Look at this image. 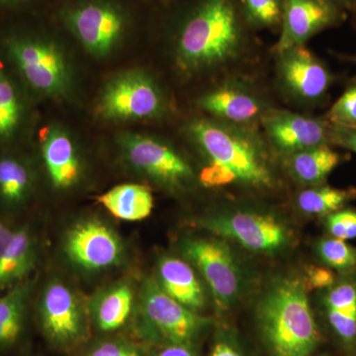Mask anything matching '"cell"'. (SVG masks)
I'll list each match as a JSON object with an SVG mask.
<instances>
[{"label":"cell","mask_w":356,"mask_h":356,"mask_svg":"<svg viewBox=\"0 0 356 356\" xmlns=\"http://www.w3.org/2000/svg\"><path fill=\"white\" fill-rule=\"evenodd\" d=\"M186 134L202 156L198 180L206 188L268 191L277 186L270 145L255 126L204 117L192 120Z\"/></svg>","instance_id":"cell-1"},{"label":"cell","mask_w":356,"mask_h":356,"mask_svg":"<svg viewBox=\"0 0 356 356\" xmlns=\"http://www.w3.org/2000/svg\"><path fill=\"white\" fill-rule=\"evenodd\" d=\"M243 21L235 0H198L178 27V67L194 74L231 64L245 48Z\"/></svg>","instance_id":"cell-2"},{"label":"cell","mask_w":356,"mask_h":356,"mask_svg":"<svg viewBox=\"0 0 356 356\" xmlns=\"http://www.w3.org/2000/svg\"><path fill=\"white\" fill-rule=\"evenodd\" d=\"M262 339L270 356H312L322 343L308 289L297 278H278L257 307Z\"/></svg>","instance_id":"cell-3"},{"label":"cell","mask_w":356,"mask_h":356,"mask_svg":"<svg viewBox=\"0 0 356 356\" xmlns=\"http://www.w3.org/2000/svg\"><path fill=\"white\" fill-rule=\"evenodd\" d=\"M168 100L158 81L146 70L115 74L103 86L96 112L109 122L151 121L165 116Z\"/></svg>","instance_id":"cell-4"},{"label":"cell","mask_w":356,"mask_h":356,"mask_svg":"<svg viewBox=\"0 0 356 356\" xmlns=\"http://www.w3.org/2000/svg\"><path fill=\"white\" fill-rule=\"evenodd\" d=\"M7 54L25 83L44 97L64 98L72 88V65L60 44L43 37H13Z\"/></svg>","instance_id":"cell-5"},{"label":"cell","mask_w":356,"mask_h":356,"mask_svg":"<svg viewBox=\"0 0 356 356\" xmlns=\"http://www.w3.org/2000/svg\"><path fill=\"white\" fill-rule=\"evenodd\" d=\"M197 224L254 254H281L293 243L291 229L273 213L248 209L221 211L202 218Z\"/></svg>","instance_id":"cell-6"},{"label":"cell","mask_w":356,"mask_h":356,"mask_svg":"<svg viewBox=\"0 0 356 356\" xmlns=\"http://www.w3.org/2000/svg\"><path fill=\"white\" fill-rule=\"evenodd\" d=\"M180 248L202 275L218 309L229 310L242 296L245 274L228 243L222 238L197 236L185 238Z\"/></svg>","instance_id":"cell-7"},{"label":"cell","mask_w":356,"mask_h":356,"mask_svg":"<svg viewBox=\"0 0 356 356\" xmlns=\"http://www.w3.org/2000/svg\"><path fill=\"white\" fill-rule=\"evenodd\" d=\"M63 21L89 55L105 58L125 36L128 18L112 0H79L65 6Z\"/></svg>","instance_id":"cell-8"},{"label":"cell","mask_w":356,"mask_h":356,"mask_svg":"<svg viewBox=\"0 0 356 356\" xmlns=\"http://www.w3.org/2000/svg\"><path fill=\"white\" fill-rule=\"evenodd\" d=\"M118 145L134 170L168 191H184L195 180L191 163L165 140L144 134L124 133L119 136Z\"/></svg>","instance_id":"cell-9"},{"label":"cell","mask_w":356,"mask_h":356,"mask_svg":"<svg viewBox=\"0 0 356 356\" xmlns=\"http://www.w3.org/2000/svg\"><path fill=\"white\" fill-rule=\"evenodd\" d=\"M139 299L147 327L170 344H189L209 325L208 318L172 298L153 278L143 283Z\"/></svg>","instance_id":"cell-10"},{"label":"cell","mask_w":356,"mask_h":356,"mask_svg":"<svg viewBox=\"0 0 356 356\" xmlns=\"http://www.w3.org/2000/svg\"><path fill=\"white\" fill-rule=\"evenodd\" d=\"M275 55L278 84L288 97L305 104L324 97L332 84L331 72L306 44Z\"/></svg>","instance_id":"cell-11"},{"label":"cell","mask_w":356,"mask_h":356,"mask_svg":"<svg viewBox=\"0 0 356 356\" xmlns=\"http://www.w3.org/2000/svg\"><path fill=\"white\" fill-rule=\"evenodd\" d=\"M259 123L268 144L282 156L332 144L331 123L325 119L270 107Z\"/></svg>","instance_id":"cell-12"},{"label":"cell","mask_w":356,"mask_h":356,"mask_svg":"<svg viewBox=\"0 0 356 356\" xmlns=\"http://www.w3.org/2000/svg\"><path fill=\"white\" fill-rule=\"evenodd\" d=\"M65 254L74 266L99 271L120 264L123 245L113 229L98 220L77 222L67 232Z\"/></svg>","instance_id":"cell-13"},{"label":"cell","mask_w":356,"mask_h":356,"mask_svg":"<svg viewBox=\"0 0 356 356\" xmlns=\"http://www.w3.org/2000/svg\"><path fill=\"white\" fill-rule=\"evenodd\" d=\"M199 108L211 118L242 126H255L270 108L261 93L242 79L222 81L199 97Z\"/></svg>","instance_id":"cell-14"},{"label":"cell","mask_w":356,"mask_h":356,"mask_svg":"<svg viewBox=\"0 0 356 356\" xmlns=\"http://www.w3.org/2000/svg\"><path fill=\"white\" fill-rule=\"evenodd\" d=\"M39 318L44 334L58 346L76 343L83 336V308L72 290L60 281L49 283L42 293Z\"/></svg>","instance_id":"cell-15"},{"label":"cell","mask_w":356,"mask_h":356,"mask_svg":"<svg viewBox=\"0 0 356 356\" xmlns=\"http://www.w3.org/2000/svg\"><path fill=\"white\" fill-rule=\"evenodd\" d=\"M343 11L325 0H284L275 54L304 46L312 37L343 20Z\"/></svg>","instance_id":"cell-16"},{"label":"cell","mask_w":356,"mask_h":356,"mask_svg":"<svg viewBox=\"0 0 356 356\" xmlns=\"http://www.w3.org/2000/svg\"><path fill=\"white\" fill-rule=\"evenodd\" d=\"M40 145L51 185L65 191L77 184L83 175V163L70 134L60 126H48L41 134Z\"/></svg>","instance_id":"cell-17"},{"label":"cell","mask_w":356,"mask_h":356,"mask_svg":"<svg viewBox=\"0 0 356 356\" xmlns=\"http://www.w3.org/2000/svg\"><path fill=\"white\" fill-rule=\"evenodd\" d=\"M348 277L325 289L322 304L332 334L344 350L353 353L356 350V280Z\"/></svg>","instance_id":"cell-18"},{"label":"cell","mask_w":356,"mask_h":356,"mask_svg":"<svg viewBox=\"0 0 356 356\" xmlns=\"http://www.w3.org/2000/svg\"><path fill=\"white\" fill-rule=\"evenodd\" d=\"M156 280L166 294L186 308L198 312L205 306L203 284L186 261L175 257H161Z\"/></svg>","instance_id":"cell-19"},{"label":"cell","mask_w":356,"mask_h":356,"mask_svg":"<svg viewBox=\"0 0 356 356\" xmlns=\"http://www.w3.org/2000/svg\"><path fill=\"white\" fill-rule=\"evenodd\" d=\"M283 156L293 179L308 186L324 184L343 159L330 145L310 147Z\"/></svg>","instance_id":"cell-20"},{"label":"cell","mask_w":356,"mask_h":356,"mask_svg":"<svg viewBox=\"0 0 356 356\" xmlns=\"http://www.w3.org/2000/svg\"><path fill=\"white\" fill-rule=\"evenodd\" d=\"M112 216L126 222H138L152 214L154 197L151 191L142 184H126L112 187L98 197Z\"/></svg>","instance_id":"cell-21"},{"label":"cell","mask_w":356,"mask_h":356,"mask_svg":"<svg viewBox=\"0 0 356 356\" xmlns=\"http://www.w3.org/2000/svg\"><path fill=\"white\" fill-rule=\"evenodd\" d=\"M36 245L27 228L15 229L10 242L0 255V290L22 282L34 267Z\"/></svg>","instance_id":"cell-22"},{"label":"cell","mask_w":356,"mask_h":356,"mask_svg":"<svg viewBox=\"0 0 356 356\" xmlns=\"http://www.w3.org/2000/svg\"><path fill=\"white\" fill-rule=\"evenodd\" d=\"M135 293L128 283H117L103 290L91 302L95 324L103 332L120 329L132 313Z\"/></svg>","instance_id":"cell-23"},{"label":"cell","mask_w":356,"mask_h":356,"mask_svg":"<svg viewBox=\"0 0 356 356\" xmlns=\"http://www.w3.org/2000/svg\"><path fill=\"white\" fill-rule=\"evenodd\" d=\"M30 285L20 282L0 296V348L13 346L24 329Z\"/></svg>","instance_id":"cell-24"},{"label":"cell","mask_w":356,"mask_h":356,"mask_svg":"<svg viewBox=\"0 0 356 356\" xmlns=\"http://www.w3.org/2000/svg\"><path fill=\"white\" fill-rule=\"evenodd\" d=\"M34 179L29 166L15 156L0 159V201L6 207L23 205L29 198Z\"/></svg>","instance_id":"cell-25"},{"label":"cell","mask_w":356,"mask_h":356,"mask_svg":"<svg viewBox=\"0 0 356 356\" xmlns=\"http://www.w3.org/2000/svg\"><path fill=\"white\" fill-rule=\"evenodd\" d=\"M355 197V188H337L321 184L300 192L296 205L302 213L309 216L325 217L343 209Z\"/></svg>","instance_id":"cell-26"},{"label":"cell","mask_w":356,"mask_h":356,"mask_svg":"<svg viewBox=\"0 0 356 356\" xmlns=\"http://www.w3.org/2000/svg\"><path fill=\"white\" fill-rule=\"evenodd\" d=\"M24 113L19 91L0 67V140L11 139L18 132Z\"/></svg>","instance_id":"cell-27"},{"label":"cell","mask_w":356,"mask_h":356,"mask_svg":"<svg viewBox=\"0 0 356 356\" xmlns=\"http://www.w3.org/2000/svg\"><path fill=\"white\" fill-rule=\"evenodd\" d=\"M245 22L257 29L280 28L284 0H240Z\"/></svg>","instance_id":"cell-28"},{"label":"cell","mask_w":356,"mask_h":356,"mask_svg":"<svg viewBox=\"0 0 356 356\" xmlns=\"http://www.w3.org/2000/svg\"><path fill=\"white\" fill-rule=\"evenodd\" d=\"M317 254L325 266L343 275L356 273V248L336 238H322L317 243Z\"/></svg>","instance_id":"cell-29"},{"label":"cell","mask_w":356,"mask_h":356,"mask_svg":"<svg viewBox=\"0 0 356 356\" xmlns=\"http://www.w3.org/2000/svg\"><path fill=\"white\" fill-rule=\"evenodd\" d=\"M332 125L356 129V81L350 84L327 113Z\"/></svg>","instance_id":"cell-30"},{"label":"cell","mask_w":356,"mask_h":356,"mask_svg":"<svg viewBox=\"0 0 356 356\" xmlns=\"http://www.w3.org/2000/svg\"><path fill=\"white\" fill-rule=\"evenodd\" d=\"M325 218V227L332 238L348 241L356 238V210L341 209Z\"/></svg>","instance_id":"cell-31"},{"label":"cell","mask_w":356,"mask_h":356,"mask_svg":"<svg viewBox=\"0 0 356 356\" xmlns=\"http://www.w3.org/2000/svg\"><path fill=\"white\" fill-rule=\"evenodd\" d=\"M303 281L308 290H325L337 282L332 269L317 266H310L307 269L306 278Z\"/></svg>","instance_id":"cell-32"},{"label":"cell","mask_w":356,"mask_h":356,"mask_svg":"<svg viewBox=\"0 0 356 356\" xmlns=\"http://www.w3.org/2000/svg\"><path fill=\"white\" fill-rule=\"evenodd\" d=\"M88 356H140L130 344L121 341H105L95 346Z\"/></svg>","instance_id":"cell-33"},{"label":"cell","mask_w":356,"mask_h":356,"mask_svg":"<svg viewBox=\"0 0 356 356\" xmlns=\"http://www.w3.org/2000/svg\"><path fill=\"white\" fill-rule=\"evenodd\" d=\"M331 143L356 153V129L331 124Z\"/></svg>","instance_id":"cell-34"},{"label":"cell","mask_w":356,"mask_h":356,"mask_svg":"<svg viewBox=\"0 0 356 356\" xmlns=\"http://www.w3.org/2000/svg\"><path fill=\"white\" fill-rule=\"evenodd\" d=\"M210 356H243V355L233 343L227 341H220L215 344Z\"/></svg>","instance_id":"cell-35"},{"label":"cell","mask_w":356,"mask_h":356,"mask_svg":"<svg viewBox=\"0 0 356 356\" xmlns=\"http://www.w3.org/2000/svg\"><path fill=\"white\" fill-rule=\"evenodd\" d=\"M158 356H195L189 344H170Z\"/></svg>","instance_id":"cell-36"},{"label":"cell","mask_w":356,"mask_h":356,"mask_svg":"<svg viewBox=\"0 0 356 356\" xmlns=\"http://www.w3.org/2000/svg\"><path fill=\"white\" fill-rule=\"evenodd\" d=\"M15 229L11 228L6 222L0 220V255L6 250L7 245L10 242Z\"/></svg>","instance_id":"cell-37"},{"label":"cell","mask_w":356,"mask_h":356,"mask_svg":"<svg viewBox=\"0 0 356 356\" xmlns=\"http://www.w3.org/2000/svg\"><path fill=\"white\" fill-rule=\"evenodd\" d=\"M325 1L343 11L344 9H351L356 6V0H325Z\"/></svg>","instance_id":"cell-38"},{"label":"cell","mask_w":356,"mask_h":356,"mask_svg":"<svg viewBox=\"0 0 356 356\" xmlns=\"http://www.w3.org/2000/svg\"><path fill=\"white\" fill-rule=\"evenodd\" d=\"M21 1V0H0L1 4L14 3V2Z\"/></svg>","instance_id":"cell-39"},{"label":"cell","mask_w":356,"mask_h":356,"mask_svg":"<svg viewBox=\"0 0 356 356\" xmlns=\"http://www.w3.org/2000/svg\"><path fill=\"white\" fill-rule=\"evenodd\" d=\"M350 60L356 65V56H355V57L350 58Z\"/></svg>","instance_id":"cell-40"},{"label":"cell","mask_w":356,"mask_h":356,"mask_svg":"<svg viewBox=\"0 0 356 356\" xmlns=\"http://www.w3.org/2000/svg\"><path fill=\"white\" fill-rule=\"evenodd\" d=\"M318 356H332L331 355H329V353H323V355H318Z\"/></svg>","instance_id":"cell-41"}]
</instances>
